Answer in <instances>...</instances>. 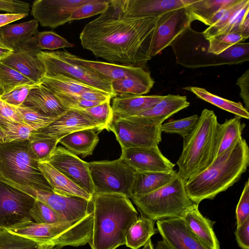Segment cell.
<instances>
[{
  "instance_id": "15",
  "label": "cell",
  "mask_w": 249,
  "mask_h": 249,
  "mask_svg": "<svg viewBox=\"0 0 249 249\" xmlns=\"http://www.w3.org/2000/svg\"><path fill=\"white\" fill-rule=\"evenodd\" d=\"M46 161L77 185L93 196L94 187L88 162L61 146H56Z\"/></svg>"
},
{
  "instance_id": "54",
  "label": "cell",
  "mask_w": 249,
  "mask_h": 249,
  "mask_svg": "<svg viewBox=\"0 0 249 249\" xmlns=\"http://www.w3.org/2000/svg\"><path fill=\"white\" fill-rule=\"evenodd\" d=\"M78 96L87 101L101 103L110 101L113 98L109 93L102 90L86 91Z\"/></svg>"
},
{
  "instance_id": "28",
  "label": "cell",
  "mask_w": 249,
  "mask_h": 249,
  "mask_svg": "<svg viewBox=\"0 0 249 249\" xmlns=\"http://www.w3.org/2000/svg\"><path fill=\"white\" fill-rule=\"evenodd\" d=\"M178 175L177 171L174 170L169 172H135L132 190L133 197L160 189Z\"/></svg>"
},
{
  "instance_id": "7",
  "label": "cell",
  "mask_w": 249,
  "mask_h": 249,
  "mask_svg": "<svg viewBox=\"0 0 249 249\" xmlns=\"http://www.w3.org/2000/svg\"><path fill=\"white\" fill-rule=\"evenodd\" d=\"M185 183L178 175L160 189L134 196L132 200L141 216L155 221L179 217L194 203L187 195Z\"/></svg>"
},
{
  "instance_id": "55",
  "label": "cell",
  "mask_w": 249,
  "mask_h": 249,
  "mask_svg": "<svg viewBox=\"0 0 249 249\" xmlns=\"http://www.w3.org/2000/svg\"><path fill=\"white\" fill-rule=\"evenodd\" d=\"M26 17L23 14H0V28Z\"/></svg>"
},
{
  "instance_id": "26",
  "label": "cell",
  "mask_w": 249,
  "mask_h": 249,
  "mask_svg": "<svg viewBox=\"0 0 249 249\" xmlns=\"http://www.w3.org/2000/svg\"><path fill=\"white\" fill-rule=\"evenodd\" d=\"M164 96L118 95L113 98L112 109L114 116H129L148 108L163 99Z\"/></svg>"
},
{
  "instance_id": "20",
  "label": "cell",
  "mask_w": 249,
  "mask_h": 249,
  "mask_svg": "<svg viewBox=\"0 0 249 249\" xmlns=\"http://www.w3.org/2000/svg\"><path fill=\"white\" fill-rule=\"evenodd\" d=\"M13 52L1 62L17 70L35 83H41L45 75L44 66L37 57L41 51L26 41L15 47Z\"/></svg>"
},
{
  "instance_id": "53",
  "label": "cell",
  "mask_w": 249,
  "mask_h": 249,
  "mask_svg": "<svg viewBox=\"0 0 249 249\" xmlns=\"http://www.w3.org/2000/svg\"><path fill=\"white\" fill-rule=\"evenodd\" d=\"M236 84L240 89V95L245 105V108L249 109V70H247L237 80Z\"/></svg>"
},
{
  "instance_id": "6",
  "label": "cell",
  "mask_w": 249,
  "mask_h": 249,
  "mask_svg": "<svg viewBox=\"0 0 249 249\" xmlns=\"http://www.w3.org/2000/svg\"><path fill=\"white\" fill-rule=\"evenodd\" d=\"M93 212L79 220L53 224L31 221L7 229L10 232L59 249L89 244L92 232Z\"/></svg>"
},
{
  "instance_id": "12",
  "label": "cell",
  "mask_w": 249,
  "mask_h": 249,
  "mask_svg": "<svg viewBox=\"0 0 249 249\" xmlns=\"http://www.w3.org/2000/svg\"><path fill=\"white\" fill-rule=\"evenodd\" d=\"M193 21L187 7L174 9L161 14L151 47L152 57L171 45L179 36L190 27Z\"/></svg>"
},
{
  "instance_id": "36",
  "label": "cell",
  "mask_w": 249,
  "mask_h": 249,
  "mask_svg": "<svg viewBox=\"0 0 249 249\" xmlns=\"http://www.w3.org/2000/svg\"><path fill=\"white\" fill-rule=\"evenodd\" d=\"M154 80H145L135 78H126L111 81V87L117 96L128 94L143 95L153 88Z\"/></svg>"
},
{
  "instance_id": "37",
  "label": "cell",
  "mask_w": 249,
  "mask_h": 249,
  "mask_svg": "<svg viewBox=\"0 0 249 249\" xmlns=\"http://www.w3.org/2000/svg\"><path fill=\"white\" fill-rule=\"evenodd\" d=\"M26 41L39 51H53L61 48H72L74 46L62 36L51 31L38 32Z\"/></svg>"
},
{
  "instance_id": "13",
  "label": "cell",
  "mask_w": 249,
  "mask_h": 249,
  "mask_svg": "<svg viewBox=\"0 0 249 249\" xmlns=\"http://www.w3.org/2000/svg\"><path fill=\"white\" fill-rule=\"evenodd\" d=\"M23 192L51 207L64 221H76L93 212L92 200L63 195L53 191L28 189Z\"/></svg>"
},
{
  "instance_id": "42",
  "label": "cell",
  "mask_w": 249,
  "mask_h": 249,
  "mask_svg": "<svg viewBox=\"0 0 249 249\" xmlns=\"http://www.w3.org/2000/svg\"><path fill=\"white\" fill-rule=\"evenodd\" d=\"M198 118L199 116L195 114L184 118L170 121L162 124L160 126V129L161 133L178 134L183 138L193 131Z\"/></svg>"
},
{
  "instance_id": "22",
  "label": "cell",
  "mask_w": 249,
  "mask_h": 249,
  "mask_svg": "<svg viewBox=\"0 0 249 249\" xmlns=\"http://www.w3.org/2000/svg\"><path fill=\"white\" fill-rule=\"evenodd\" d=\"M194 0H121L126 17L158 16L174 9L185 7Z\"/></svg>"
},
{
  "instance_id": "60",
  "label": "cell",
  "mask_w": 249,
  "mask_h": 249,
  "mask_svg": "<svg viewBox=\"0 0 249 249\" xmlns=\"http://www.w3.org/2000/svg\"><path fill=\"white\" fill-rule=\"evenodd\" d=\"M42 249H59L57 247L52 246V245H47Z\"/></svg>"
},
{
  "instance_id": "30",
  "label": "cell",
  "mask_w": 249,
  "mask_h": 249,
  "mask_svg": "<svg viewBox=\"0 0 249 249\" xmlns=\"http://www.w3.org/2000/svg\"><path fill=\"white\" fill-rule=\"evenodd\" d=\"M39 23L35 19L21 23L7 24L0 28V35L3 41L14 49L38 33Z\"/></svg>"
},
{
  "instance_id": "56",
  "label": "cell",
  "mask_w": 249,
  "mask_h": 249,
  "mask_svg": "<svg viewBox=\"0 0 249 249\" xmlns=\"http://www.w3.org/2000/svg\"><path fill=\"white\" fill-rule=\"evenodd\" d=\"M238 32L246 40L249 37V14H247L242 21Z\"/></svg>"
},
{
  "instance_id": "17",
  "label": "cell",
  "mask_w": 249,
  "mask_h": 249,
  "mask_svg": "<svg viewBox=\"0 0 249 249\" xmlns=\"http://www.w3.org/2000/svg\"><path fill=\"white\" fill-rule=\"evenodd\" d=\"M120 158L135 172H169L175 165L162 154L158 145L123 149Z\"/></svg>"
},
{
  "instance_id": "51",
  "label": "cell",
  "mask_w": 249,
  "mask_h": 249,
  "mask_svg": "<svg viewBox=\"0 0 249 249\" xmlns=\"http://www.w3.org/2000/svg\"><path fill=\"white\" fill-rule=\"evenodd\" d=\"M3 122L25 123L15 107L9 105L0 98V123Z\"/></svg>"
},
{
  "instance_id": "57",
  "label": "cell",
  "mask_w": 249,
  "mask_h": 249,
  "mask_svg": "<svg viewBox=\"0 0 249 249\" xmlns=\"http://www.w3.org/2000/svg\"><path fill=\"white\" fill-rule=\"evenodd\" d=\"M14 50L7 46L2 40L0 35V61L9 56Z\"/></svg>"
},
{
  "instance_id": "43",
  "label": "cell",
  "mask_w": 249,
  "mask_h": 249,
  "mask_svg": "<svg viewBox=\"0 0 249 249\" xmlns=\"http://www.w3.org/2000/svg\"><path fill=\"white\" fill-rule=\"evenodd\" d=\"M30 214L35 222L53 224L64 221L53 209L41 201L36 199Z\"/></svg>"
},
{
  "instance_id": "39",
  "label": "cell",
  "mask_w": 249,
  "mask_h": 249,
  "mask_svg": "<svg viewBox=\"0 0 249 249\" xmlns=\"http://www.w3.org/2000/svg\"><path fill=\"white\" fill-rule=\"evenodd\" d=\"M208 41L207 53L218 56L233 45L246 39L238 32L215 35L206 38Z\"/></svg>"
},
{
  "instance_id": "9",
  "label": "cell",
  "mask_w": 249,
  "mask_h": 249,
  "mask_svg": "<svg viewBox=\"0 0 249 249\" xmlns=\"http://www.w3.org/2000/svg\"><path fill=\"white\" fill-rule=\"evenodd\" d=\"M37 57L44 66L46 76L64 75L107 92L113 98L117 96L112 89L111 80L91 69L67 59L61 54L60 51H41L37 54Z\"/></svg>"
},
{
  "instance_id": "41",
  "label": "cell",
  "mask_w": 249,
  "mask_h": 249,
  "mask_svg": "<svg viewBox=\"0 0 249 249\" xmlns=\"http://www.w3.org/2000/svg\"><path fill=\"white\" fill-rule=\"evenodd\" d=\"M110 102L107 101L92 107L78 110L100 125L102 131L104 129L108 130V127L114 117Z\"/></svg>"
},
{
  "instance_id": "31",
  "label": "cell",
  "mask_w": 249,
  "mask_h": 249,
  "mask_svg": "<svg viewBox=\"0 0 249 249\" xmlns=\"http://www.w3.org/2000/svg\"><path fill=\"white\" fill-rule=\"evenodd\" d=\"M155 222L142 216L139 217L127 232L125 245L131 249H138L144 246L156 232Z\"/></svg>"
},
{
  "instance_id": "21",
  "label": "cell",
  "mask_w": 249,
  "mask_h": 249,
  "mask_svg": "<svg viewBox=\"0 0 249 249\" xmlns=\"http://www.w3.org/2000/svg\"><path fill=\"white\" fill-rule=\"evenodd\" d=\"M60 52L67 59L91 69L111 81L126 78H135L145 80H153L150 73L143 67L89 60L81 58L66 50L60 51Z\"/></svg>"
},
{
  "instance_id": "46",
  "label": "cell",
  "mask_w": 249,
  "mask_h": 249,
  "mask_svg": "<svg viewBox=\"0 0 249 249\" xmlns=\"http://www.w3.org/2000/svg\"><path fill=\"white\" fill-rule=\"evenodd\" d=\"M40 84L31 83L19 85L9 91L2 93L0 95V98L10 105L20 106L23 104L31 90Z\"/></svg>"
},
{
  "instance_id": "49",
  "label": "cell",
  "mask_w": 249,
  "mask_h": 249,
  "mask_svg": "<svg viewBox=\"0 0 249 249\" xmlns=\"http://www.w3.org/2000/svg\"><path fill=\"white\" fill-rule=\"evenodd\" d=\"M237 226L242 224L249 217V181L245 185L236 208Z\"/></svg>"
},
{
  "instance_id": "1",
  "label": "cell",
  "mask_w": 249,
  "mask_h": 249,
  "mask_svg": "<svg viewBox=\"0 0 249 249\" xmlns=\"http://www.w3.org/2000/svg\"><path fill=\"white\" fill-rule=\"evenodd\" d=\"M160 15L126 17L121 0H110L106 10L84 27L79 36L81 45L108 62L143 68L152 58Z\"/></svg>"
},
{
  "instance_id": "24",
  "label": "cell",
  "mask_w": 249,
  "mask_h": 249,
  "mask_svg": "<svg viewBox=\"0 0 249 249\" xmlns=\"http://www.w3.org/2000/svg\"><path fill=\"white\" fill-rule=\"evenodd\" d=\"M23 105L54 118L59 117L69 109L41 83L31 90Z\"/></svg>"
},
{
  "instance_id": "23",
  "label": "cell",
  "mask_w": 249,
  "mask_h": 249,
  "mask_svg": "<svg viewBox=\"0 0 249 249\" xmlns=\"http://www.w3.org/2000/svg\"><path fill=\"white\" fill-rule=\"evenodd\" d=\"M192 232L211 249H220V244L214 233L215 222L201 213L198 205L193 203L180 216Z\"/></svg>"
},
{
  "instance_id": "16",
  "label": "cell",
  "mask_w": 249,
  "mask_h": 249,
  "mask_svg": "<svg viewBox=\"0 0 249 249\" xmlns=\"http://www.w3.org/2000/svg\"><path fill=\"white\" fill-rule=\"evenodd\" d=\"M156 222L157 230L170 249H211L192 232L181 216Z\"/></svg>"
},
{
  "instance_id": "47",
  "label": "cell",
  "mask_w": 249,
  "mask_h": 249,
  "mask_svg": "<svg viewBox=\"0 0 249 249\" xmlns=\"http://www.w3.org/2000/svg\"><path fill=\"white\" fill-rule=\"evenodd\" d=\"M110 0H92L76 9L72 13L70 21L89 18L102 14L107 9Z\"/></svg>"
},
{
  "instance_id": "38",
  "label": "cell",
  "mask_w": 249,
  "mask_h": 249,
  "mask_svg": "<svg viewBox=\"0 0 249 249\" xmlns=\"http://www.w3.org/2000/svg\"><path fill=\"white\" fill-rule=\"evenodd\" d=\"M47 245L0 229V249H42Z\"/></svg>"
},
{
  "instance_id": "45",
  "label": "cell",
  "mask_w": 249,
  "mask_h": 249,
  "mask_svg": "<svg viewBox=\"0 0 249 249\" xmlns=\"http://www.w3.org/2000/svg\"><path fill=\"white\" fill-rule=\"evenodd\" d=\"M28 140L39 161H46L59 141V139L49 137H30Z\"/></svg>"
},
{
  "instance_id": "3",
  "label": "cell",
  "mask_w": 249,
  "mask_h": 249,
  "mask_svg": "<svg viewBox=\"0 0 249 249\" xmlns=\"http://www.w3.org/2000/svg\"><path fill=\"white\" fill-rule=\"evenodd\" d=\"M249 164L248 145L241 137L230 150L185 182L188 196L198 205L204 199H213L237 182L246 171Z\"/></svg>"
},
{
  "instance_id": "11",
  "label": "cell",
  "mask_w": 249,
  "mask_h": 249,
  "mask_svg": "<svg viewBox=\"0 0 249 249\" xmlns=\"http://www.w3.org/2000/svg\"><path fill=\"white\" fill-rule=\"evenodd\" d=\"M160 125L146 126L114 116L108 130L115 135L122 150L158 145L161 141Z\"/></svg>"
},
{
  "instance_id": "35",
  "label": "cell",
  "mask_w": 249,
  "mask_h": 249,
  "mask_svg": "<svg viewBox=\"0 0 249 249\" xmlns=\"http://www.w3.org/2000/svg\"><path fill=\"white\" fill-rule=\"evenodd\" d=\"M39 128L33 125L19 122L0 123V143L28 140Z\"/></svg>"
},
{
  "instance_id": "59",
  "label": "cell",
  "mask_w": 249,
  "mask_h": 249,
  "mask_svg": "<svg viewBox=\"0 0 249 249\" xmlns=\"http://www.w3.org/2000/svg\"><path fill=\"white\" fill-rule=\"evenodd\" d=\"M142 249H155L151 239L148 241Z\"/></svg>"
},
{
  "instance_id": "27",
  "label": "cell",
  "mask_w": 249,
  "mask_h": 249,
  "mask_svg": "<svg viewBox=\"0 0 249 249\" xmlns=\"http://www.w3.org/2000/svg\"><path fill=\"white\" fill-rule=\"evenodd\" d=\"M96 129L78 130L61 138L59 141L69 151L83 158L92 154L99 139Z\"/></svg>"
},
{
  "instance_id": "52",
  "label": "cell",
  "mask_w": 249,
  "mask_h": 249,
  "mask_svg": "<svg viewBox=\"0 0 249 249\" xmlns=\"http://www.w3.org/2000/svg\"><path fill=\"white\" fill-rule=\"evenodd\" d=\"M235 235L239 247L242 249H249V217L237 226Z\"/></svg>"
},
{
  "instance_id": "10",
  "label": "cell",
  "mask_w": 249,
  "mask_h": 249,
  "mask_svg": "<svg viewBox=\"0 0 249 249\" xmlns=\"http://www.w3.org/2000/svg\"><path fill=\"white\" fill-rule=\"evenodd\" d=\"M35 201L32 196L0 180V229L34 222L30 211Z\"/></svg>"
},
{
  "instance_id": "4",
  "label": "cell",
  "mask_w": 249,
  "mask_h": 249,
  "mask_svg": "<svg viewBox=\"0 0 249 249\" xmlns=\"http://www.w3.org/2000/svg\"><path fill=\"white\" fill-rule=\"evenodd\" d=\"M220 137V124L213 111L204 109L193 131L183 138L177 162L178 175L185 182L209 167L215 160Z\"/></svg>"
},
{
  "instance_id": "25",
  "label": "cell",
  "mask_w": 249,
  "mask_h": 249,
  "mask_svg": "<svg viewBox=\"0 0 249 249\" xmlns=\"http://www.w3.org/2000/svg\"><path fill=\"white\" fill-rule=\"evenodd\" d=\"M38 167L53 192L63 195L92 200V196L77 185L48 161H39Z\"/></svg>"
},
{
  "instance_id": "40",
  "label": "cell",
  "mask_w": 249,
  "mask_h": 249,
  "mask_svg": "<svg viewBox=\"0 0 249 249\" xmlns=\"http://www.w3.org/2000/svg\"><path fill=\"white\" fill-rule=\"evenodd\" d=\"M35 83L17 70L0 61V89L2 93L24 84Z\"/></svg>"
},
{
  "instance_id": "58",
  "label": "cell",
  "mask_w": 249,
  "mask_h": 249,
  "mask_svg": "<svg viewBox=\"0 0 249 249\" xmlns=\"http://www.w3.org/2000/svg\"><path fill=\"white\" fill-rule=\"evenodd\" d=\"M155 249H170L163 240L159 241L156 245Z\"/></svg>"
},
{
  "instance_id": "44",
  "label": "cell",
  "mask_w": 249,
  "mask_h": 249,
  "mask_svg": "<svg viewBox=\"0 0 249 249\" xmlns=\"http://www.w3.org/2000/svg\"><path fill=\"white\" fill-rule=\"evenodd\" d=\"M14 107L25 123L35 125L39 129L46 126L56 118L44 115L23 105Z\"/></svg>"
},
{
  "instance_id": "61",
  "label": "cell",
  "mask_w": 249,
  "mask_h": 249,
  "mask_svg": "<svg viewBox=\"0 0 249 249\" xmlns=\"http://www.w3.org/2000/svg\"><path fill=\"white\" fill-rule=\"evenodd\" d=\"M2 94V91L1 90V89H0V95H1Z\"/></svg>"
},
{
  "instance_id": "32",
  "label": "cell",
  "mask_w": 249,
  "mask_h": 249,
  "mask_svg": "<svg viewBox=\"0 0 249 249\" xmlns=\"http://www.w3.org/2000/svg\"><path fill=\"white\" fill-rule=\"evenodd\" d=\"M184 89L192 92L199 98L222 109L233 113L235 116L246 119L249 118V111L240 102H233L215 95L202 88L188 87L184 88Z\"/></svg>"
},
{
  "instance_id": "33",
  "label": "cell",
  "mask_w": 249,
  "mask_h": 249,
  "mask_svg": "<svg viewBox=\"0 0 249 249\" xmlns=\"http://www.w3.org/2000/svg\"><path fill=\"white\" fill-rule=\"evenodd\" d=\"M241 118L235 116L220 124L219 142L216 158L230 150L242 137L244 124L241 123Z\"/></svg>"
},
{
  "instance_id": "50",
  "label": "cell",
  "mask_w": 249,
  "mask_h": 249,
  "mask_svg": "<svg viewBox=\"0 0 249 249\" xmlns=\"http://www.w3.org/2000/svg\"><path fill=\"white\" fill-rule=\"evenodd\" d=\"M0 11L9 14H23L28 16L30 4L19 0H0Z\"/></svg>"
},
{
  "instance_id": "19",
  "label": "cell",
  "mask_w": 249,
  "mask_h": 249,
  "mask_svg": "<svg viewBox=\"0 0 249 249\" xmlns=\"http://www.w3.org/2000/svg\"><path fill=\"white\" fill-rule=\"evenodd\" d=\"M87 128L102 131L101 126L89 117L78 110L69 109L46 126L33 132L30 137L60 140L68 134Z\"/></svg>"
},
{
  "instance_id": "18",
  "label": "cell",
  "mask_w": 249,
  "mask_h": 249,
  "mask_svg": "<svg viewBox=\"0 0 249 249\" xmlns=\"http://www.w3.org/2000/svg\"><path fill=\"white\" fill-rule=\"evenodd\" d=\"M190 106L186 96L168 94L154 106L127 116H118L146 126H158L174 114Z\"/></svg>"
},
{
  "instance_id": "2",
  "label": "cell",
  "mask_w": 249,
  "mask_h": 249,
  "mask_svg": "<svg viewBox=\"0 0 249 249\" xmlns=\"http://www.w3.org/2000/svg\"><path fill=\"white\" fill-rule=\"evenodd\" d=\"M91 249H116L125 244L127 232L139 218L130 199L118 194H95L92 197Z\"/></svg>"
},
{
  "instance_id": "14",
  "label": "cell",
  "mask_w": 249,
  "mask_h": 249,
  "mask_svg": "<svg viewBox=\"0 0 249 249\" xmlns=\"http://www.w3.org/2000/svg\"><path fill=\"white\" fill-rule=\"evenodd\" d=\"M92 0H36L31 14L42 26L55 28L70 22L73 12Z\"/></svg>"
},
{
  "instance_id": "29",
  "label": "cell",
  "mask_w": 249,
  "mask_h": 249,
  "mask_svg": "<svg viewBox=\"0 0 249 249\" xmlns=\"http://www.w3.org/2000/svg\"><path fill=\"white\" fill-rule=\"evenodd\" d=\"M41 84L53 93L78 95L89 91L101 90L70 77L56 74L44 76Z\"/></svg>"
},
{
  "instance_id": "5",
  "label": "cell",
  "mask_w": 249,
  "mask_h": 249,
  "mask_svg": "<svg viewBox=\"0 0 249 249\" xmlns=\"http://www.w3.org/2000/svg\"><path fill=\"white\" fill-rule=\"evenodd\" d=\"M28 140L0 143V180L23 191H53Z\"/></svg>"
},
{
  "instance_id": "8",
  "label": "cell",
  "mask_w": 249,
  "mask_h": 249,
  "mask_svg": "<svg viewBox=\"0 0 249 249\" xmlns=\"http://www.w3.org/2000/svg\"><path fill=\"white\" fill-rule=\"evenodd\" d=\"M88 165L94 195L118 194L133 198L135 172L120 157L113 160L89 162Z\"/></svg>"
},
{
  "instance_id": "34",
  "label": "cell",
  "mask_w": 249,
  "mask_h": 249,
  "mask_svg": "<svg viewBox=\"0 0 249 249\" xmlns=\"http://www.w3.org/2000/svg\"><path fill=\"white\" fill-rule=\"evenodd\" d=\"M234 0H194L187 6L193 20H199L206 25L214 15L220 9L226 7Z\"/></svg>"
},
{
  "instance_id": "48",
  "label": "cell",
  "mask_w": 249,
  "mask_h": 249,
  "mask_svg": "<svg viewBox=\"0 0 249 249\" xmlns=\"http://www.w3.org/2000/svg\"><path fill=\"white\" fill-rule=\"evenodd\" d=\"M53 93L60 102L68 109L80 110L101 104V103L86 100L76 95L60 93Z\"/></svg>"
}]
</instances>
